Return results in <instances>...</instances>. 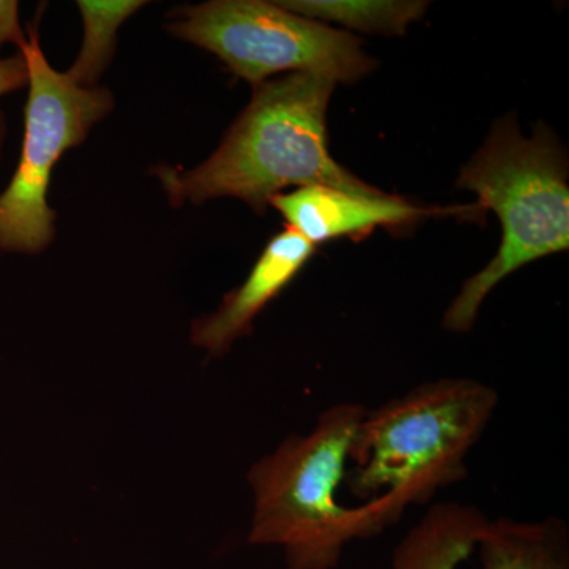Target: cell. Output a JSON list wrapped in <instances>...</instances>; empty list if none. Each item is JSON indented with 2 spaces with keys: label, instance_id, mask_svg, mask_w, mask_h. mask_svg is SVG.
Listing matches in <instances>:
<instances>
[{
  "label": "cell",
  "instance_id": "1",
  "mask_svg": "<svg viewBox=\"0 0 569 569\" xmlns=\"http://www.w3.org/2000/svg\"><path fill=\"white\" fill-rule=\"evenodd\" d=\"M367 408H326L305 436L284 438L249 471L253 518L249 542L282 549L284 569H336L356 539H370L399 522L388 497L343 505L350 451Z\"/></svg>",
  "mask_w": 569,
  "mask_h": 569
},
{
  "label": "cell",
  "instance_id": "12",
  "mask_svg": "<svg viewBox=\"0 0 569 569\" xmlns=\"http://www.w3.org/2000/svg\"><path fill=\"white\" fill-rule=\"evenodd\" d=\"M144 3L140 0H118V2H96L81 0L78 9L84 21V40L78 54L77 62L67 74L80 88H96V82L102 77L108 62L111 61L116 48V37L119 28L134 11Z\"/></svg>",
  "mask_w": 569,
  "mask_h": 569
},
{
  "label": "cell",
  "instance_id": "2",
  "mask_svg": "<svg viewBox=\"0 0 569 569\" xmlns=\"http://www.w3.org/2000/svg\"><path fill=\"white\" fill-rule=\"evenodd\" d=\"M335 88L336 82L310 73L257 86L252 102L204 163L193 170L156 171L171 203L231 197L264 212L284 187L380 192L329 152L326 112Z\"/></svg>",
  "mask_w": 569,
  "mask_h": 569
},
{
  "label": "cell",
  "instance_id": "10",
  "mask_svg": "<svg viewBox=\"0 0 569 569\" xmlns=\"http://www.w3.org/2000/svg\"><path fill=\"white\" fill-rule=\"evenodd\" d=\"M477 550L481 569H569L567 523L556 516L489 519Z\"/></svg>",
  "mask_w": 569,
  "mask_h": 569
},
{
  "label": "cell",
  "instance_id": "4",
  "mask_svg": "<svg viewBox=\"0 0 569 569\" xmlns=\"http://www.w3.org/2000/svg\"><path fill=\"white\" fill-rule=\"evenodd\" d=\"M458 187L478 194L481 211L497 213L503 233L496 257L462 284L445 313L448 331L468 332L497 284L539 258L568 250L567 153L545 126L526 138L515 119H503L463 168Z\"/></svg>",
  "mask_w": 569,
  "mask_h": 569
},
{
  "label": "cell",
  "instance_id": "14",
  "mask_svg": "<svg viewBox=\"0 0 569 569\" xmlns=\"http://www.w3.org/2000/svg\"><path fill=\"white\" fill-rule=\"evenodd\" d=\"M6 43L21 48L26 43L20 22V3L14 0H0V48Z\"/></svg>",
  "mask_w": 569,
  "mask_h": 569
},
{
  "label": "cell",
  "instance_id": "7",
  "mask_svg": "<svg viewBox=\"0 0 569 569\" xmlns=\"http://www.w3.org/2000/svg\"><path fill=\"white\" fill-rule=\"evenodd\" d=\"M271 206L282 213L287 228L301 234L317 247L332 239H361L377 228H402L425 217L473 216L478 204L456 208H421L395 194L355 193L331 187H302L290 193H279Z\"/></svg>",
  "mask_w": 569,
  "mask_h": 569
},
{
  "label": "cell",
  "instance_id": "6",
  "mask_svg": "<svg viewBox=\"0 0 569 569\" xmlns=\"http://www.w3.org/2000/svg\"><path fill=\"white\" fill-rule=\"evenodd\" d=\"M20 52L29 97L20 162L0 193V250L37 253L54 238L56 213L47 198L54 164L111 111L112 97L107 89L80 88L69 74L52 70L33 29Z\"/></svg>",
  "mask_w": 569,
  "mask_h": 569
},
{
  "label": "cell",
  "instance_id": "11",
  "mask_svg": "<svg viewBox=\"0 0 569 569\" xmlns=\"http://www.w3.org/2000/svg\"><path fill=\"white\" fill-rule=\"evenodd\" d=\"M277 3L321 24L337 22L353 31L383 36H403L411 22L425 17L429 6L415 0H288Z\"/></svg>",
  "mask_w": 569,
  "mask_h": 569
},
{
  "label": "cell",
  "instance_id": "5",
  "mask_svg": "<svg viewBox=\"0 0 569 569\" xmlns=\"http://www.w3.org/2000/svg\"><path fill=\"white\" fill-rule=\"evenodd\" d=\"M171 33L213 52L253 86L272 74L310 73L332 82H356L376 61L361 40L263 0H213L178 10Z\"/></svg>",
  "mask_w": 569,
  "mask_h": 569
},
{
  "label": "cell",
  "instance_id": "3",
  "mask_svg": "<svg viewBox=\"0 0 569 569\" xmlns=\"http://www.w3.org/2000/svg\"><path fill=\"white\" fill-rule=\"evenodd\" d=\"M500 403L475 378L427 381L367 410L350 451L346 485L361 501L388 497L397 516L429 503L468 475L467 458Z\"/></svg>",
  "mask_w": 569,
  "mask_h": 569
},
{
  "label": "cell",
  "instance_id": "8",
  "mask_svg": "<svg viewBox=\"0 0 569 569\" xmlns=\"http://www.w3.org/2000/svg\"><path fill=\"white\" fill-rule=\"evenodd\" d=\"M316 253L301 234L287 228L276 234L258 258L246 282L224 296L222 306L192 326V342L212 356H222L249 335L254 318L282 293Z\"/></svg>",
  "mask_w": 569,
  "mask_h": 569
},
{
  "label": "cell",
  "instance_id": "13",
  "mask_svg": "<svg viewBox=\"0 0 569 569\" xmlns=\"http://www.w3.org/2000/svg\"><path fill=\"white\" fill-rule=\"evenodd\" d=\"M28 84V67L20 54L9 59H0V97L6 96ZM6 140V121L0 114V152Z\"/></svg>",
  "mask_w": 569,
  "mask_h": 569
},
{
  "label": "cell",
  "instance_id": "9",
  "mask_svg": "<svg viewBox=\"0 0 569 569\" xmlns=\"http://www.w3.org/2000/svg\"><path fill=\"white\" fill-rule=\"evenodd\" d=\"M488 522V516L473 505H432L400 539L389 569H459L477 550Z\"/></svg>",
  "mask_w": 569,
  "mask_h": 569
}]
</instances>
